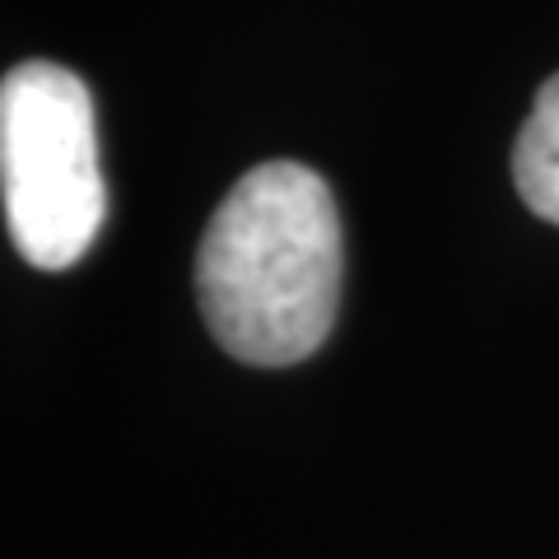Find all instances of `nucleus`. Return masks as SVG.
<instances>
[{
  "mask_svg": "<svg viewBox=\"0 0 559 559\" xmlns=\"http://www.w3.org/2000/svg\"><path fill=\"white\" fill-rule=\"evenodd\" d=\"M0 191L10 238L38 271H66L103 229L94 98L75 70L24 61L0 84Z\"/></svg>",
  "mask_w": 559,
  "mask_h": 559,
  "instance_id": "obj_2",
  "label": "nucleus"
},
{
  "mask_svg": "<svg viewBox=\"0 0 559 559\" xmlns=\"http://www.w3.org/2000/svg\"><path fill=\"white\" fill-rule=\"evenodd\" d=\"M201 318L234 359L285 369L326 341L341 304V215L304 164L242 173L197 252Z\"/></svg>",
  "mask_w": 559,
  "mask_h": 559,
  "instance_id": "obj_1",
  "label": "nucleus"
},
{
  "mask_svg": "<svg viewBox=\"0 0 559 559\" xmlns=\"http://www.w3.org/2000/svg\"><path fill=\"white\" fill-rule=\"evenodd\" d=\"M513 182L532 215L559 224V75L536 94V108L513 145Z\"/></svg>",
  "mask_w": 559,
  "mask_h": 559,
  "instance_id": "obj_3",
  "label": "nucleus"
}]
</instances>
